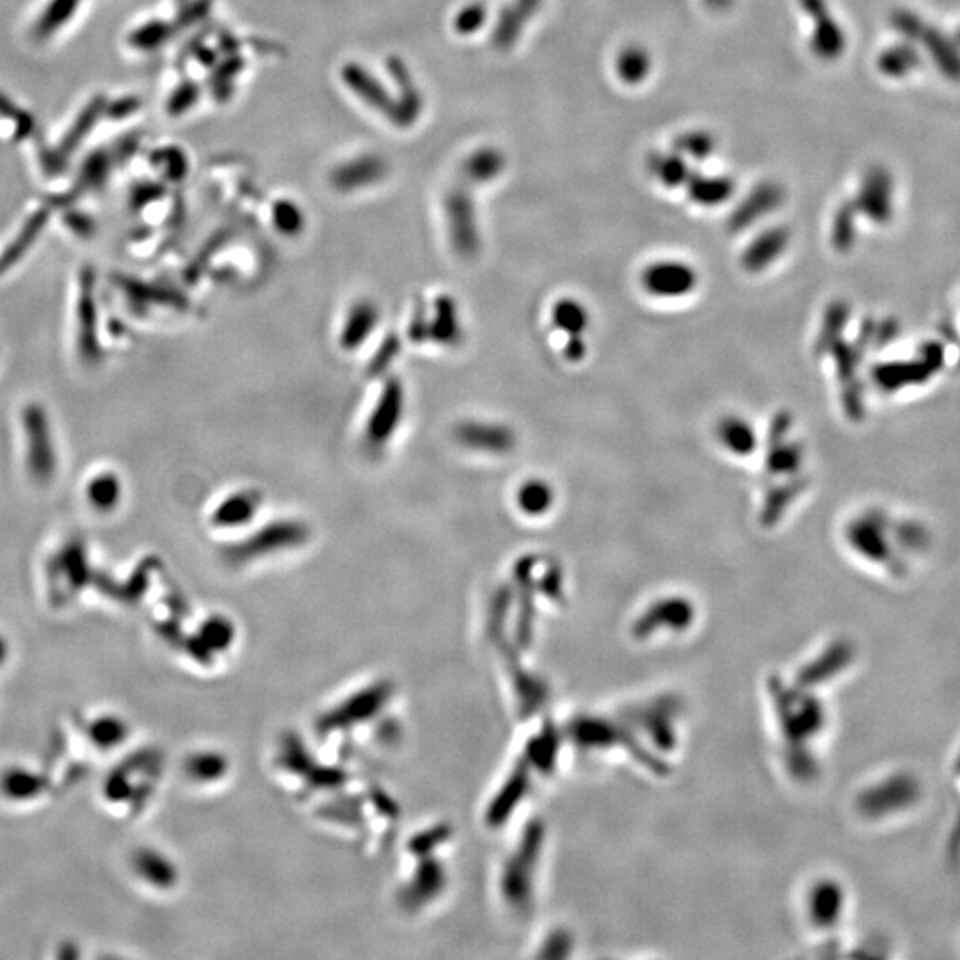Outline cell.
Returning a JSON list of instances; mask_svg holds the SVG:
<instances>
[{
    "label": "cell",
    "instance_id": "obj_1",
    "mask_svg": "<svg viewBox=\"0 0 960 960\" xmlns=\"http://www.w3.org/2000/svg\"><path fill=\"white\" fill-rule=\"evenodd\" d=\"M310 537V528L303 521L280 520L269 523L256 530L253 536L244 541L233 544L228 550V557L233 562H248L271 553L283 552L294 546H301Z\"/></svg>",
    "mask_w": 960,
    "mask_h": 960
},
{
    "label": "cell",
    "instance_id": "obj_2",
    "mask_svg": "<svg viewBox=\"0 0 960 960\" xmlns=\"http://www.w3.org/2000/svg\"><path fill=\"white\" fill-rule=\"evenodd\" d=\"M22 425L27 445V468L32 479L45 484L56 473V452L47 411L40 404H29L22 413Z\"/></svg>",
    "mask_w": 960,
    "mask_h": 960
},
{
    "label": "cell",
    "instance_id": "obj_3",
    "mask_svg": "<svg viewBox=\"0 0 960 960\" xmlns=\"http://www.w3.org/2000/svg\"><path fill=\"white\" fill-rule=\"evenodd\" d=\"M404 408H406L404 384L400 379L392 377L384 383L376 408L368 418L367 431H365L367 440L376 447H381L392 440L402 422Z\"/></svg>",
    "mask_w": 960,
    "mask_h": 960
},
{
    "label": "cell",
    "instance_id": "obj_4",
    "mask_svg": "<svg viewBox=\"0 0 960 960\" xmlns=\"http://www.w3.org/2000/svg\"><path fill=\"white\" fill-rule=\"evenodd\" d=\"M696 272L683 262H656L642 274V285L651 296L676 299L696 287Z\"/></svg>",
    "mask_w": 960,
    "mask_h": 960
},
{
    "label": "cell",
    "instance_id": "obj_5",
    "mask_svg": "<svg viewBox=\"0 0 960 960\" xmlns=\"http://www.w3.org/2000/svg\"><path fill=\"white\" fill-rule=\"evenodd\" d=\"M98 310H96L93 274L84 271L80 278V294L77 301V328H79V351L82 360L96 363L102 358L98 342Z\"/></svg>",
    "mask_w": 960,
    "mask_h": 960
},
{
    "label": "cell",
    "instance_id": "obj_6",
    "mask_svg": "<svg viewBox=\"0 0 960 960\" xmlns=\"http://www.w3.org/2000/svg\"><path fill=\"white\" fill-rule=\"evenodd\" d=\"M456 440L463 447L488 454H504L514 445V436L507 427L488 422H464L457 425Z\"/></svg>",
    "mask_w": 960,
    "mask_h": 960
},
{
    "label": "cell",
    "instance_id": "obj_7",
    "mask_svg": "<svg viewBox=\"0 0 960 960\" xmlns=\"http://www.w3.org/2000/svg\"><path fill=\"white\" fill-rule=\"evenodd\" d=\"M381 320V310L374 301L360 299L352 304L340 329V345L344 351H356L376 331Z\"/></svg>",
    "mask_w": 960,
    "mask_h": 960
},
{
    "label": "cell",
    "instance_id": "obj_8",
    "mask_svg": "<svg viewBox=\"0 0 960 960\" xmlns=\"http://www.w3.org/2000/svg\"><path fill=\"white\" fill-rule=\"evenodd\" d=\"M262 500L264 496L256 489L235 491L233 495L226 496L223 502L217 505L216 511L212 514V523L221 528L244 527L258 514Z\"/></svg>",
    "mask_w": 960,
    "mask_h": 960
},
{
    "label": "cell",
    "instance_id": "obj_9",
    "mask_svg": "<svg viewBox=\"0 0 960 960\" xmlns=\"http://www.w3.org/2000/svg\"><path fill=\"white\" fill-rule=\"evenodd\" d=\"M461 336L459 313L452 297L440 296L434 301V315L427 322V338L443 345H454Z\"/></svg>",
    "mask_w": 960,
    "mask_h": 960
},
{
    "label": "cell",
    "instance_id": "obj_10",
    "mask_svg": "<svg viewBox=\"0 0 960 960\" xmlns=\"http://www.w3.org/2000/svg\"><path fill=\"white\" fill-rule=\"evenodd\" d=\"M802 4L809 15L820 20V25L816 27L815 40H813L815 52L824 57L838 56L843 47V34L841 29H838V25L834 24L831 16L827 15L824 0H802Z\"/></svg>",
    "mask_w": 960,
    "mask_h": 960
},
{
    "label": "cell",
    "instance_id": "obj_11",
    "mask_svg": "<svg viewBox=\"0 0 960 960\" xmlns=\"http://www.w3.org/2000/svg\"><path fill=\"white\" fill-rule=\"evenodd\" d=\"M121 495H123V488H121L120 477L116 473H98L95 479L89 480L86 496L95 511L104 512V514L114 511L120 504Z\"/></svg>",
    "mask_w": 960,
    "mask_h": 960
},
{
    "label": "cell",
    "instance_id": "obj_12",
    "mask_svg": "<svg viewBox=\"0 0 960 960\" xmlns=\"http://www.w3.org/2000/svg\"><path fill=\"white\" fill-rule=\"evenodd\" d=\"M516 502L523 514L527 516H543L550 511L553 504V491L544 480H525L518 489Z\"/></svg>",
    "mask_w": 960,
    "mask_h": 960
},
{
    "label": "cell",
    "instance_id": "obj_13",
    "mask_svg": "<svg viewBox=\"0 0 960 960\" xmlns=\"http://www.w3.org/2000/svg\"><path fill=\"white\" fill-rule=\"evenodd\" d=\"M690 196L699 205H719L733 194V182L728 176H697L688 185Z\"/></svg>",
    "mask_w": 960,
    "mask_h": 960
},
{
    "label": "cell",
    "instance_id": "obj_14",
    "mask_svg": "<svg viewBox=\"0 0 960 960\" xmlns=\"http://www.w3.org/2000/svg\"><path fill=\"white\" fill-rule=\"evenodd\" d=\"M553 324L560 331H566L571 338L580 336L589 326V315L582 304L575 299H562L553 306Z\"/></svg>",
    "mask_w": 960,
    "mask_h": 960
},
{
    "label": "cell",
    "instance_id": "obj_15",
    "mask_svg": "<svg viewBox=\"0 0 960 960\" xmlns=\"http://www.w3.org/2000/svg\"><path fill=\"white\" fill-rule=\"evenodd\" d=\"M719 436L724 447H728L731 452L745 456L751 452L752 447L756 445V438L752 434L751 425L744 422L742 418H724L719 425Z\"/></svg>",
    "mask_w": 960,
    "mask_h": 960
},
{
    "label": "cell",
    "instance_id": "obj_16",
    "mask_svg": "<svg viewBox=\"0 0 960 960\" xmlns=\"http://www.w3.org/2000/svg\"><path fill=\"white\" fill-rule=\"evenodd\" d=\"M786 239H788L786 233L781 232V230H772V232L765 233L747 251L745 264L749 265L751 269H761L763 265L772 262L783 251L784 246H786Z\"/></svg>",
    "mask_w": 960,
    "mask_h": 960
},
{
    "label": "cell",
    "instance_id": "obj_17",
    "mask_svg": "<svg viewBox=\"0 0 960 960\" xmlns=\"http://www.w3.org/2000/svg\"><path fill=\"white\" fill-rule=\"evenodd\" d=\"M649 168L662 184L669 187L681 185L688 178L687 162L674 153L655 155L649 162Z\"/></svg>",
    "mask_w": 960,
    "mask_h": 960
},
{
    "label": "cell",
    "instance_id": "obj_18",
    "mask_svg": "<svg viewBox=\"0 0 960 960\" xmlns=\"http://www.w3.org/2000/svg\"><path fill=\"white\" fill-rule=\"evenodd\" d=\"M617 72L628 84H637L649 72V57L642 48L630 47L617 59Z\"/></svg>",
    "mask_w": 960,
    "mask_h": 960
},
{
    "label": "cell",
    "instance_id": "obj_19",
    "mask_svg": "<svg viewBox=\"0 0 960 960\" xmlns=\"http://www.w3.org/2000/svg\"><path fill=\"white\" fill-rule=\"evenodd\" d=\"M89 735L98 749H114L125 738V724L118 717H98L89 726Z\"/></svg>",
    "mask_w": 960,
    "mask_h": 960
},
{
    "label": "cell",
    "instance_id": "obj_20",
    "mask_svg": "<svg viewBox=\"0 0 960 960\" xmlns=\"http://www.w3.org/2000/svg\"><path fill=\"white\" fill-rule=\"evenodd\" d=\"M43 223H45V219H43V217H36V219H32L31 223H29V226L25 228L24 232L20 233V237H18V239H16L15 242H13V244L6 249V253H4V255L0 256V274H4V272L8 271V269H11V267H13V265H15L16 262L22 258V256H24L27 248L31 246L32 240L36 239V233L40 232V228L43 226Z\"/></svg>",
    "mask_w": 960,
    "mask_h": 960
},
{
    "label": "cell",
    "instance_id": "obj_21",
    "mask_svg": "<svg viewBox=\"0 0 960 960\" xmlns=\"http://www.w3.org/2000/svg\"><path fill=\"white\" fill-rule=\"evenodd\" d=\"M59 564L64 569L66 578L72 580L73 584H82L88 578V564L82 544L70 543L64 546L63 553L59 555Z\"/></svg>",
    "mask_w": 960,
    "mask_h": 960
},
{
    "label": "cell",
    "instance_id": "obj_22",
    "mask_svg": "<svg viewBox=\"0 0 960 960\" xmlns=\"http://www.w3.org/2000/svg\"><path fill=\"white\" fill-rule=\"evenodd\" d=\"M676 148L678 152L685 153V155H690L697 160L706 159L710 157L713 153V148H715V141L710 134H704V132H690V134H685V136L678 139L676 143Z\"/></svg>",
    "mask_w": 960,
    "mask_h": 960
},
{
    "label": "cell",
    "instance_id": "obj_23",
    "mask_svg": "<svg viewBox=\"0 0 960 960\" xmlns=\"http://www.w3.org/2000/svg\"><path fill=\"white\" fill-rule=\"evenodd\" d=\"M779 200H781V192L777 191V189H774V187L770 185V189H768V192L765 194V198L761 200V203H754L752 198H749V200L745 201L744 208H742V210H738V214L735 216L736 223L740 224V226H745V224L751 223L752 217L756 219V217L761 216V214H767V212H770L772 208H776Z\"/></svg>",
    "mask_w": 960,
    "mask_h": 960
},
{
    "label": "cell",
    "instance_id": "obj_24",
    "mask_svg": "<svg viewBox=\"0 0 960 960\" xmlns=\"http://www.w3.org/2000/svg\"><path fill=\"white\" fill-rule=\"evenodd\" d=\"M36 777L31 772H22V770H11L4 777V792H8L11 797H31L36 792Z\"/></svg>",
    "mask_w": 960,
    "mask_h": 960
},
{
    "label": "cell",
    "instance_id": "obj_25",
    "mask_svg": "<svg viewBox=\"0 0 960 960\" xmlns=\"http://www.w3.org/2000/svg\"><path fill=\"white\" fill-rule=\"evenodd\" d=\"M728 2L729 0H710L712 6H724V4H728Z\"/></svg>",
    "mask_w": 960,
    "mask_h": 960
}]
</instances>
